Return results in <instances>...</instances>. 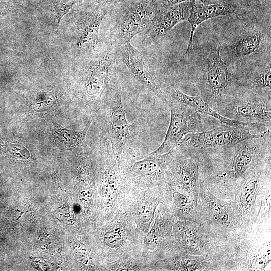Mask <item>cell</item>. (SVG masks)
I'll use <instances>...</instances> for the list:
<instances>
[{"mask_svg": "<svg viewBox=\"0 0 271 271\" xmlns=\"http://www.w3.org/2000/svg\"><path fill=\"white\" fill-rule=\"evenodd\" d=\"M217 38L223 59L238 72L270 59V17L230 18Z\"/></svg>", "mask_w": 271, "mask_h": 271, "instance_id": "obj_1", "label": "cell"}, {"mask_svg": "<svg viewBox=\"0 0 271 271\" xmlns=\"http://www.w3.org/2000/svg\"><path fill=\"white\" fill-rule=\"evenodd\" d=\"M196 62L195 81L200 96L217 111L241 89L239 73L223 59L217 37L211 41L208 54Z\"/></svg>", "mask_w": 271, "mask_h": 271, "instance_id": "obj_2", "label": "cell"}, {"mask_svg": "<svg viewBox=\"0 0 271 271\" xmlns=\"http://www.w3.org/2000/svg\"><path fill=\"white\" fill-rule=\"evenodd\" d=\"M156 8L155 0H119L111 5L106 18V40L117 47L130 43L147 31Z\"/></svg>", "mask_w": 271, "mask_h": 271, "instance_id": "obj_3", "label": "cell"}, {"mask_svg": "<svg viewBox=\"0 0 271 271\" xmlns=\"http://www.w3.org/2000/svg\"><path fill=\"white\" fill-rule=\"evenodd\" d=\"M233 192V201L243 228H252L264 198L270 195V159L250 169Z\"/></svg>", "mask_w": 271, "mask_h": 271, "instance_id": "obj_4", "label": "cell"}, {"mask_svg": "<svg viewBox=\"0 0 271 271\" xmlns=\"http://www.w3.org/2000/svg\"><path fill=\"white\" fill-rule=\"evenodd\" d=\"M198 203L201 224L219 242L229 239L243 228L233 200L218 198L200 181Z\"/></svg>", "mask_w": 271, "mask_h": 271, "instance_id": "obj_5", "label": "cell"}, {"mask_svg": "<svg viewBox=\"0 0 271 271\" xmlns=\"http://www.w3.org/2000/svg\"><path fill=\"white\" fill-rule=\"evenodd\" d=\"M233 147L234 152L230 162L217 174L221 183L232 191L250 169L270 159V128Z\"/></svg>", "mask_w": 271, "mask_h": 271, "instance_id": "obj_6", "label": "cell"}, {"mask_svg": "<svg viewBox=\"0 0 271 271\" xmlns=\"http://www.w3.org/2000/svg\"><path fill=\"white\" fill-rule=\"evenodd\" d=\"M217 111L231 119L270 127V89H241Z\"/></svg>", "mask_w": 271, "mask_h": 271, "instance_id": "obj_7", "label": "cell"}, {"mask_svg": "<svg viewBox=\"0 0 271 271\" xmlns=\"http://www.w3.org/2000/svg\"><path fill=\"white\" fill-rule=\"evenodd\" d=\"M199 165V157L190 149L179 146L167 153L165 178L172 186L198 197L201 181Z\"/></svg>", "mask_w": 271, "mask_h": 271, "instance_id": "obj_8", "label": "cell"}, {"mask_svg": "<svg viewBox=\"0 0 271 271\" xmlns=\"http://www.w3.org/2000/svg\"><path fill=\"white\" fill-rule=\"evenodd\" d=\"M167 99L170 109L169 125L163 141L151 154L170 152L180 146L186 135L204 130L200 113L181 102L169 97Z\"/></svg>", "mask_w": 271, "mask_h": 271, "instance_id": "obj_9", "label": "cell"}, {"mask_svg": "<svg viewBox=\"0 0 271 271\" xmlns=\"http://www.w3.org/2000/svg\"><path fill=\"white\" fill-rule=\"evenodd\" d=\"M222 16L231 19H244L253 15L248 13L238 0H212L204 3L199 1L191 2L187 19L191 26V32L184 54L185 56L194 53L193 37L199 25L209 19Z\"/></svg>", "mask_w": 271, "mask_h": 271, "instance_id": "obj_10", "label": "cell"}, {"mask_svg": "<svg viewBox=\"0 0 271 271\" xmlns=\"http://www.w3.org/2000/svg\"><path fill=\"white\" fill-rule=\"evenodd\" d=\"M111 6L97 0L95 4L77 13L75 20L76 44L81 51L91 52L101 45L99 31Z\"/></svg>", "mask_w": 271, "mask_h": 271, "instance_id": "obj_11", "label": "cell"}, {"mask_svg": "<svg viewBox=\"0 0 271 271\" xmlns=\"http://www.w3.org/2000/svg\"><path fill=\"white\" fill-rule=\"evenodd\" d=\"M250 129L222 124L212 130L189 133L182 139L180 146L190 149H203L233 147L237 143L259 136Z\"/></svg>", "mask_w": 271, "mask_h": 271, "instance_id": "obj_12", "label": "cell"}, {"mask_svg": "<svg viewBox=\"0 0 271 271\" xmlns=\"http://www.w3.org/2000/svg\"><path fill=\"white\" fill-rule=\"evenodd\" d=\"M174 233L181 248L188 254L218 256L221 253L217 246V242H219L213 238L200 223L178 221L175 225Z\"/></svg>", "mask_w": 271, "mask_h": 271, "instance_id": "obj_13", "label": "cell"}, {"mask_svg": "<svg viewBox=\"0 0 271 271\" xmlns=\"http://www.w3.org/2000/svg\"><path fill=\"white\" fill-rule=\"evenodd\" d=\"M108 98V138L115 159L119 162L131 137L132 125L126 117L121 88L114 91Z\"/></svg>", "mask_w": 271, "mask_h": 271, "instance_id": "obj_14", "label": "cell"}, {"mask_svg": "<svg viewBox=\"0 0 271 271\" xmlns=\"http://www.w3.org/2000/svg\"><path fill=\"white\" fill-rule=\"evenodd\" d=\"M115 47L118 61L126 66L134 79L161 101L167 103V95L162 90L144 55L130 42Z\"/></svg>", "mask_w": 271, "mask_h": 271, "instance_id": "obj_15", "label": "cell"}, {"mask_svg": "<svg viewBox=\"0 0 271 271\" xmlns=\"http://www.w3.org/2000/svg\"><path fill=\"white\" fill-rule=\"evenodd\" d=\"M191 2H186L167 7H156L153 18L145 39L157 40L168 33L177 24L187 20Z\"/></svg>", "mask_w": 271, "mask_h": 271, "instance_id": "obj_16", "label": "cell"}, {"mask_svg": "<svg viewBox=\"0 0 271 271\" xmlns=\"http://www.w3.org/2000/svg\"><path fill=\"white\" fill-rule=\"evenodd\" d=\"M270 261V239L247 247L238 256L228 258L224 270H264Z\"/></svg>", "mask_w": 271, "mask_h": 271, "instance_id": "obj_17", "label": "cell"}, {"mask_svg": "<svg viewBox=\"0 0 271 271\" xmlns=\"http://www.w3.org/2000/svg\"><path fill=\"white\" fill-rule=\"evenodd\" d=\"M165 93L167 97L181 102L200 113L214 117L222 124L239 128H247L250 130L252 128H257L261 127L257 124L238 121L221 115L206 103L200 96H192L188 95L182 92L179 89L172 87L168 88Z\"/></svg>", "mask_w": 271, "mask_h": 271, "instance_id": "obj_18", "label": "cell"}, {"mask_svg": "<svg viewBox=\"0 0 271 271\" xmlns=\"http://www.w3.org/2000/svg\"><path fill=\"white\" fill-rule=\"evenodd\" d=\"M167 159V153H150L147 157L138 161H133L130 166V172L139 179L163 183L165 180Z\"/></svg>", "mask_w": 271, "mask_h": 271, "instance_id": "obj_19", "label": "cell"}, {"mask_svg": "<svg viewBox=\"0 0 271 271\" xmlns=\"http://www.w3.org/2000/svg\"><path fill=\"white\" fill-rule=\"evenodd\" d=\"M271 59L255 63L239 72L241 89L271 88Z\"/></svg>", "mask_w": 271, "mask_h": 271, "instance_id": "obj_20", "label": "cell"}, {"mask_svg": "<svg viewBox=\"0 0 271 271\" xmlns=\"http://www.w3.org/2000/svg\"><path fill=\"white\" fill-rule=\"evenodd\" d=\"M198 197L175 191L172 193V202L180 221H192L201 223V215Z\"/></svg>", "mask_w": 271, "mask_h": 271, "instance_id": "obj_21", "label": "cell"}, {"mask_svg": "<svg viewBox=\"0 0 271 271\" xmlns=\"http://www.w3.org/2000/svg\"><path fill=\"white\" fill-rule=\"evenodd\" d=\"M90 124L89 122L83 130L74 131L54 122L53 123L52 134L55 140L67 149H80L86 144V136Z\"/></svg>", "mask_w": 271, "mask_h": 271, "instance_id": "obj_22", "label": "cell"}, {"mask_svg": "<svg viewBox=\"0 0 271 271\" xmlns=\"http://www.w3.org/2000/svg\"><path fill=\"white\" fill-rule=\"evenodd\" d=\"M252 15L270 16V0H238Z\"/></svg>", "mask_w": 271, "mask_h": 271, "instance_id": "obj_23", "label": "cell"}, {"mask_svg": "<svg viewBox=\"0 0 271 271\" xmlns=\"http://www.w3.org/2000/svg\"><path fill=\"white\" fill-rule=\"evenodd\" d=\"M78 0H49L55 21L59 25L61 19L67 14Z\"/></svg>", "mask_w": 271, "mask_h": 271, "instance_id": "obj_24", "label": "cell"}, {"mask_svg": "<svg viewBox=\"0 0 271 271\" xmlns=\"http://www.w3.org/2000/svg\"><path fill=\"white\" fill-rule=\"evenodd\" d=\"M104 241L110 248H117L121 245L122 239L119 232L112 231L106 232L104 236Z\"/></svg>", "mask_w": 271, "mask_h": 271, "instance_id": "obj_25", "label": "cell"}, {"mask_svg": "<svg viewBox=\"0 0 271 271\" xmlns=\"http://www.w3.org/2000/svg\"><path fill=\"white\" fill-rule=\"evenodd\" d=\"M194 1H199L204 3L211 2L212 0H155L156 7H167L178 4L183 2H193Z\"/></svg>", "mask_w": 271, "mask_h": 271, "instance_id": "obj_26", "label": "cell"}, {"mask_svg": "<svg viewBox=\"0 0 271 271\" xmlns=\"http://www.w3.org/2000/svg\"><path fill=\"white\" fill-rule=\"evenodd\" d=\"M14 10H15V6L12 2H0V15H7Z\"/></svg>", "mask_w": 271, "mask_h": 271, "instance_id": "obj_27", "label": "cell"}, {"mask_svg": "<svg viewBox=\"0 0 271 271\" xmlns=\"http://www.w3.org/2000/svg\"><path fill=\"white\" fill-rule=\"evenodd\" d=\"M110 2L112 3V4H114L115 3V2L119 1V0H110Z\"/></svg>", "mask_w": 271, "mask_h": 271, "instance_id": "obj_28", "label": "cell"}]
</instances>
